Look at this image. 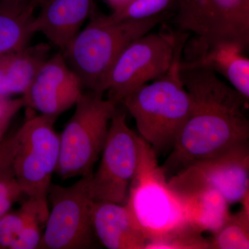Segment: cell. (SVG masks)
<instances>
[{
  "label": "cell",
  "instance_id": "cell-2",
  "mask_svg": "<svg viewBox=\"0 0 249 249\" xmlns=\"http://www.w3.org/2000/svg\"><path fill=\"white\" fill-rule=\"evenodd\" d=\"M180 51L163 76L121 101L135 120L139 136L158 151L173 147L189 115L191 98L179 76Z\"/></svg>",
  "mask_w": 249,
  "mask_h": 249
},
{
  "label": "cell",
  "instance_id": "cell-7",
  "mask_svg": "<svg viewBox=\"0 0 249 249\" xmlns=\"http://www.w3.org/2000/svg\"><path fill=\"white\" fill-rule=\"evenodd\" d=\"M55 119L41 114L30 116L16 132L18 146L13 170L23 194L37 203L42 224L48 217L49 192L60 157Z\"/></svg>",
  "mask_w": 249,
  "mask_h": 249
},
{
  "label": "cell",
  "instance_id": "cell-23",
  "mask_svg": "<svg viewBox=\"0 0 249 249\" xmlns=\"http://www.w3.org/2000/svg\"><path fill=\"white\" fill-rule=\"evenodd\" d=\"M22 195L12 166L0 174V218L11 211L13 205Z\"/></svg>",
  "mask_w": 249,
  "mask_h": 249
},
{
  "label": "cell",
  "instance_id": "cell-27",
  "mask_svg": "<svg viewBox=\"0 0 249 249\" xmlns=\"http://www.w3.org/2000/svg\"><path fill=\"white\" fill-rule=\"evenodd\" d=\"M108 4L113 10V12L114 11H119L122 9L124 6H127L129 3L132 2L134 0H106Z\"/></svg>",
  "mask_w": 249,
  "mask_h": 249
},
{
  "label": "cell",
  "instance_id": "cell-3",
  "mask_svg": "<svg viewBox=\"0 0 249 249\" xmlns=\"http://www.w3.org/2000/svg\"><path fill=\"white\" fill-rule=\"evenodd\" d=\"M173 16L165 12L146 19L112 22L94 8L89 24L62 53L83 87L95 91L127 45Z\"/></svg>",
  "mask_w": 249,
  "mask_h": 249
},
{
  "label": "cell",
  "instance_id": "cell-22",
  "mask_svg": "<svg viewBox=\"0 0 249 249\" xmlns=\"http://www.w3.org/2000/svg\"><path fill=\"white\" fill-rule=\"evenodd\" d=\"M210 249V241L191 226L171 235L149 241L145 247V249Z\"/></svg>",
  "mask_w": 249,
  "mask_h": 249
},
{
  "label": "cell",
  "instance_id": "cell-30",
  "mask_svg": "<svg viewBox=\"0 0 249 249\" xmlns=\"http://www.w3.org/2000/svg\"><path fill=\"white\" fill-rule=\"evenodd\" d=\"M0 1H1V0H0Z\"/></svg>",
  "mask_w": 249,
  "mask_h": 249
},
{
  "label": "cell",
  "instance_id": "cell-10",
  "mask_svg": "<svg viewBox=\"0 0 249 249\" xmlns=\"http://www.w3.org/2000/svg\"><path fill=\"white\" fill-rule=\"evenodd\" d=\"M178 194L211 188L229 204L241 203L249 195V142L198 160L168 178Z\"/></svg>",
  "mask_w": 249,
  "mask_h": 249
},
{
  "label": "cell",
  "instance_id": "cell-19",
  "mask_svg": "<svg viewBox=\"0 0 249 249\" xmlns=\"http://www.w3.org/2000/svg\"><path fill=\"white\" fill-rule=\"evenodd\" d=\"M242 207L231 214L227 222L210 241V249H249V195L240 203Z\"/></svg>",
  "mask_w": 249,
  "mask_h": 249
},
{
  "label": "cell",
  "instance_id": "cell-12",
  "mask_svg": "<svg viewBox=\"0 0 249 249\" xmlns=\"http://www.w3.org/2000/svg\"><path fill=\"white\" fill-rule=\"evenodd\" d=\"M174 22L209 44L227 42L241 14L239 0H178Z\"/></svg>",
  "mask_w": 249,
  "mask_h": 249
},
{
  "label": "cell",
  "instance_id": "cell-29",
  "mask_svg": "<svg viewBox=\"0 0 249 249\" xmlns=\"http://www.w3.org/2000/svg\"><path fill=\"white\" fill-rule=\"evenodd\" d=\"M36 1H37V4H39V3H41L42 4V2H43L44 1H45V0H36Z\"/></svg>",
  "mask_w": 249,
  "mask_h": 249
},
{
  "label": "cell",
  "instance_id": "cell-13",
  "mask_svg": "<svg viewBox=\"0 0 249 249\" xmlns=\"http://www.w3.org/2000/svg\"><path fill=\"white\" fill-rule=\"evenodd\" d=\"M181 63L209 69L229 80L232 88L249 101V59L247 49L232 42L209 44L195 37L186 40Z\"/></svg>",
  "mask_w": 249,
  "mask_h": 249
},
{
  "label": "cell",
  "instance_id": "cell-16",
  "mask_svg": "<svg viewBox=\"0 0 249 249\" xmlns=\"http://www.w3.org/2000/svg\"><path fill=\"white\" fill-rule=\"evenodd\" d=\"M51 45L39 43L0 55V97L24 94L49 58Z\"/></svg>",
  "mask_w": 249,
  "mask_h": 249
},
{
  "label": "cell",
  "instance_id": "cell-15",
  "mask_svg": "<svg viewBox=\"0 0 249 249\" xmlns=\"http://www.w3.org/2000/svg\"><path fill=\"white\" fill-rule=\"evenodd\" d=\"M92 225L95 236L107 249H145L148 242L124 204L95 201Z\"/></svg>",
  "mask_w": 249,
  "mask_h": 249
},
{
  "label": "cell",
  "instance_id": "cell-14",
  "mask_svg": "<svg viewBox=\"0 0 249 249\" xmlns=\"http://www.w3.org/2000/svg\"><path fill=\"white\" fill-rule=\"evenodd\" d=\"M32 22L34 33L40 32L61 52L80 32L93 9V0H45Z\"/></svg>",
  "mask_w": 249,
  "mask_h": 249
},
{
  "label": "cell",
  "instance_id": "cell-20",
  "mask_svg": "<svg viewBox=\"0 0 249 249\" xmlns=\"http://www.w3.org/2000/svg\"><path fill=\"white\" fill-rule=\"evenodd\" d=\"M37 217L40 219L38 206L29 198L18 211H10L0 218V249H10L26 224Z\"/></svg>",
  "mask_w": 249,
  "mask_h": 249
},
{
  "label": "cell",
  "instance_id": "cell-24",
  "mask_svg": "<svg viewBox=\"0 0 249 249\" xmlns=\"http://www.w3.org/2000/svg\"><path fill=\"white\" fill-rule=\"evenodd\" d=\"M40 218L31 219L23 228L17 236L9 249H37L42 240Z\"/></svg>",
  "mask_w": 249,
  "mask_h": 249
},
{
  "label": "cell",
  "instance_id": "cell-17",
  "mask_svg": "<svg viewBox=\"0 0 249 249\" xmlns=\"http://www.w3.org/2000/svg\"><path fill=\"white\" fill-rule=\"evenodd\" d=\"M182 201L187 222L200 232H217L230 216V204L211 188H201L178 194Z\"/></svg>",
  "mask_w": 249,
  "mask_h": 249
},
{
  "label": "cell",
  "instance_id": "cell-18",
  "mask_svg": "<svg viewBox=\"0 0 249 249\" xmlns=\"http://www.w3.org/2000/svg\"><path fill=\"white\" fill-rule=\"evenodd\" d=\"M37 4L36 0L0 1V55L29 45Z\"/></svg>",
  "mask_w": 249,
  "mask_h": 249
},
{
  "label": "cell",
  "instance_id": "cell-1",
  "mask_svg": "<svg viewBox=\"0 0 249 249\" xmlns=\"http://www.w3.org/2000/svg\"><path fill=\"white\" fill-rule=\"evenodd\" d=\"M179 76L190 98L189 115L163 165L168 178L195 162L249 139V101L209 69L183 65Z\"/></svg>",
  "mask_w": 249,
  "mask_h": 249
},
{
  "label": "cell",
  "instance_id": "cell-28",
  "mask_svg": "<svg viewBox=\"0 0 249 249\" xmlns=\"http://www.w3.org/2000/svg\"><path fill=\"white\" fill-rule=\"evenodd\" d=\"M4 134L5 132H0V142H1V141L3 140L4 138Z\"/></svg>",
  "mask_w": 249,
  "mask_h": 249
},
{
  "label": "cell",
  "instance_id": "cell-11",
  "mask_svg": "<svg viewBox=\"0 0 249 249\" xmlns=\"http://www.w3.org/2000/svg\"><path fill=\"white\" fill-rule=\"evenodd\" d=\"M83 88L60 52L46 60L22 98L26 107L56 118L76 105Z\"/></svg>",
  "mask_w": 249,
  "mask_h": 249
},
{
  "label": "cell",
  "instance_id": "cell-21",
  "mask_svg": "<svg viewBox=\"0 0 249 249\" xmlns=\"http://www.w3.org/2000/svg\"><path fill=\"white\" fill-rule=\"evenodd\" d=\"M178 6V0H134L119 11L106 15L109 22L146 19L165 12Z\"/></svg>",
  "mask_w": 249,
  "mask_h": 249
},
{
  "label": "cell",
  "instance_id": "cell-8",
  "mask_svg": "<svg viewBox=\"0 0 249 249\" xmlns=\"http://www.w3.org/2000/svg\"><path fill=\"white\" fill-rule=\"evenodd\" d=\"M91 175L71 186L53 185L48 200L52 204L38 249L91 248L96 236L92 225L93 200L90 195Z\"/></svg>",
  "mask_w": 249,
  "mask_h": 249
},
{
  "label": "cell",
  "instance_id": "cell-26",
  "mask_svg": "<svg viewBox=\"0 0 249 249\" xmlns=\"http://www.w3.org/2000/svg\"><path fill=\"white\" fill-rule=\"evenodd\" d=\"M18 146V139L16 133L7 138L4 137L0 142V174L12 166Z\"/></svg>",
  "mask_w": 249,
  "mask_h": 249
},
{
  "label": "cell",
  "instance_id": "cell-4",
  "mask_svg": "<svg viewBox=\"0 0 249 249\" xmlns=\"http://www.w3.org/2000/svg\"><path fill=\"white\" fill-rule=\"evenodd\" d=\"M157 157L141 137L138 167L124 204L148 242L190 227L181 198L170 186Z\"/></svg>",
  "mask_w": 249,
  "mask_h": 249
},
{
  "label": "cell",
  "instance_id": "cell-6",
  "mask_svg": "<svg viewBox=\"0 0 249 249\" xmlns=\"http://www.w3.org/2000/svg\"><path fill=\"white\" fill-rule=\"evenodd\" d=\"M188 34L176 37L150 31L136 39L123 50L94 91L107 92L109 99L120 104L129 93L169 70Z\"/></svg>",
  "mask_w": 249,
  "mask_h": 249
},
{
  "label": "cell",
  "instance_id": "cell-9",
  "mask_svg": "<svg viewBox=\"0 0 249 249\" xmlns=\"http://www.w3.org/2000/svg\"><path fill=\"white\" fill-rule=\"evenodd\" d=\"M140 138L129 128L125 111L118 106L111 119L101 163L89 178L93 200L125 204L138 167Z\"/></svg>",
  "mask_w": 249,
  "mask_h": 249
},
{
  "label": "cell",
  "instance_id": "cell-25",
  "mask_svg": "<svg viewBox=\"0 0 249 249\" xmlns=\"http://www.w3.org/2000/svg\"><path fill=\"white\" fill-rule=\"evenodd\" d=\"M24 106L22 97L0 98V132H6L13 118Z\"/></svg>",
  "mask_w": 249,
  "mask_h": 249
},
{
  "label": "cell",
  "instance_id": "cell-5",
  "mask_svg": "<svg viewBox=\"0 0 249 249\" xmlns=\"http://www.w3.org/2000/svg\"><path fill=\"white\" fill-rule=\"evenodd\" d=\"M103 95L93 90L83 91L60 136L55 173L63 179L91 175L102 153L111 118L119 106Z\"/></svg>",
  "mask_w": 249,
  "mask_h": 249
}]
</instances>
